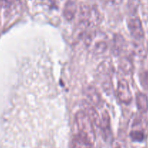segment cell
Returning <instances> with one entry per match:
<instances>
[{"instance_id":"obj_11","label":"cell","mask_w":148,"mask_h":148,"mask_svg":"<svg viewBox=\"0 0 148 148\" xmlns=\"http://www.w3.org/2000/svg\"><path fill=\"white\" fill-rule=\"evenodd\" d=\"M136 103L137 108L141 112L145 113L148 111V98L145 94L138 92L136 97Z\"/></svg>"},{"instance_id":"obj_12","label":"cell","mask_w":148,"mask_h":148,"mask_svg":"<svg viewBox=\"0 0 148 148\" xmlns=\"http://www.w3.org/2000/svg\"><path fill=\"white\" fill-rule=\"evenodd\" d=\"M110 127V116L106 111H104L101 116V120L98 127L103 131H107Z\"/></svg>"},{"instance_id":"obj_15","label":"cell","mask_w":148,"mask_h":148,"mask_svg":"<svg viewBox=\"0 0 148 148\" xmlns=\"http://www.w3.org/2000/svg\"><path fill=\"white\" fill-rule=\"evenodd\" d=\"M140 82L144 88L148 90V71L142 72L140 76Z\"/></svg>"},{"instance_id":"obj_16","label":"cell","mask_w":148,"mask_h":148,"mask_svg":"<svg viewBox=\"0 0 148 148\" xmlns=\"http://www.w3.org/2000/svg\"><path fill=\"white\" fill-rule=\"evenodd\" d=\"M13 0H0V7H8L12 3Z\"/></svg>"},{"instance_id":"obj_14","label":"cell","mask_w":148,"mask_h":148,"mask_svg":"<svg viewBox=\"0 0 148 148\" xmlns=\"http://www.w3.org/2000/svg\"><path fill=\"white\" fill-rule=\"evenodd\" d=\"M130 138L132 141L134 142H142L145 139L144 132L141 130H134L130 132Z\"/></svg>"},{"instance_id":"obj_2","label":"cell","mask_w":148,"mask_h":148,"mask_svg":"<svg viewBox=\"0 0 148 148\" xmlns=\"http://www.w3.org/2000/svg\"><path fill=\"white\" fill-rule=\"evenodd\" d=\"M75 123L82 138L93 145L95 141V132L93 122L84 111H78L75 115Z\"/></svg>"},{"instance_id":"obj_13","label":"cell","mask_w":148,"mask_h":148,"mask_svg":"<svg viewBox=\"0 0 148 148\" xmlns=\"http://www.w3.org/2000/svg\"><path fill=\"white\" fill-rule=\"evenodd\" d=\"M125 41L124 38L120 35H116L114 37V50L116 53H119L124 49Z\"/></svg>"},{"instance_id":"obj_1","label":"cell","mask_w":148,"mask_h":148,"mask_svg":"<svg viewBox=\"0 0 148 148\" xmlns=\"http://www.w3.org/2000/svg\"><path fill=\"white\" fill-rule=\"evenodd\" d=\"M85 43L88 50L95 55L103 54L108 49V38L101 30H94L87 34Z\"/></svg>"},{"instance_id":"obj_7","label":"cell","mask_w":148,"mask_h":148,"mask_svg":"<svg viewBox=\"0 0 148 148\" xmlns=\"http://www.w3.org/2000/svg\"><path fill=\"white\" fill-rule=\"evenodd\" d=\"M83 92L84 95L89 100L90 102L94 106H98L101 103V101H102L101 95L95 86L91 85H87L84 88Z\"/></svg>"},{"instance_id":"obj_19","label":"cell","mask_w":148,"mask_h":148,"mask_svg":"<svg viewBox=\"0 0 148 148\" xmlns=\"http://www.w3.org/2000/svg\"><path fill=\"white\" fill-rule=\"evenodd\" d=\"M147 50H148V45H147Z\"/></svg>"},{"instance_id":"obj_3","label":"cell","mask_w":148,"mask_h":148,"mask_svg":"<svg viewBox=\"0 0 148 148\" xmlns=\"http://www.w3.org/2000/svg\"><path fill=\"white\" fill-rule=\"evenodd\" d=\"M102 15L98 9L89 5H82L79 7V22L86 27H95L101 24Z\"/></svg>"},{"instance_id":"obj_17","label":"cell","mask_w":148,"mask_h":148,"mask_svg":"<svg viewBox=\"0 0 148 148\" xmlns=\"http://www.w3.org/2000/svg\"><path fill=\"white\" fill-rule=\"evenodd\" d=\"M106 1H111V2L116 3V2H117V1H119V0H106Z\"/></svg>"},{"instance_id":"obj_4","label":"cell","mask_w":148,"mask_h":148,"mask_svg":"<svg viewBox=\"0 0 148 148\" xmlns=\"http://www.w3.org/2000/svg\"><path fill=\"white\" fill-rule=\"evenodd\" d=\"M113 67L110 62H103L97 69V75L103 88L105 90H110L111 85V75Z\"/></svg>"},{"instance_id":"obj_6","label":"cell","mask_w":148,"mask_h":148,"mask_svg":"<svg viewBox=\"0 0 148 148\" xmlns=\"http://www.w3.org/2000/svg\"><path fill=\"white\" fill-rule=\"evenodd\" d=\"M128 28L132 36L137 40H141L144 38L145 31L140 19L134 17L128 20Z\"/></svg>"},{"instance_id":"obj_5","label":"cell","mask_w":148,"mask_h":148,"mask_svg":"<svg viewBox=\"0 0 148 148\" xmlns=\"http://www.w3.org/2000/svg\"><path fill=\"white\" fill-rule=\"evenodd\" d=\"M117 94L121 103L125 104H129L131 103L132 100V95L130 85L126 79H121L119 81Z\"/></svg>"},{"instance_id":"obj_9","label":"cell","mask_w":148,"mask_h":148,"mask_svg":"<svg viewBox=\"0 0 148 148\" xmlns=\"http://www.w3.org/2000/svg\"><path fill=\"white\" fill-rule=\"evenodd\" d=\"M77 12L76 4L74 1H69L66 3L64 6V8L63 10V14L64 18L68 21L73 20L75 17V14Z\"/></svg>"},{"instance_id":"obj_10","label":"cell","mask_w":148,"mask_h":148,"mask_svg":"<svg viewBox=\"0 0 148 148\" xmlns=\"http://www.w3.org/2000/svg\"><path fill=\"white\" fill-rule=\"evenodd\" d=\"M119 67L124 73L127 74V75L132 73L134 69L132 59L129 56L122 57L119 62Z\"/></svg>"},{"instance_id":"obj_8","label":"cell","mask_w":148,"mask_h":148,"mask_svg":"<svg viewBox=\"0 0 148 148\" xmlns=\"http://www.w3.org/2000/svg\"><path fill=\"white\" fill-rule=\"evenodd\" d=\"M83 108L84 111L88 114V116L90 118L92 122L95 123L98 127L100 124V120H101V116L98 115V113L96 111V109L93 106H92V105L88 103L87 102H85L83 103Z\"/></svg>"},{"instance_id":"obj_18","label":"cell","mask_w":148,"mask_h":148,"mask_svg":"<svg viewBox=\"0 0 148 148\" xmlns=\"http://www.w3.org/2000/svg\"><path fill=\"white\" fill-rule=\"evenodd\" d=\"M0 23H1V19H0Z\"/></svg>"}]
</instances>
